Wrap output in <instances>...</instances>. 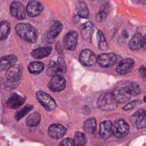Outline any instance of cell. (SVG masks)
<instances>
[{
	"label": "cell",
	"mask_w": 146,
	"mask_h": 146,
	"mask_svg": "<svg viewBox=\"0 0 146 146\" xmlns=\"http://www.w3.org/2000/svg\"><path fill=\"white\" fill-rule=\"evenodd\" d=\"M17 34L23 39L30 43H35L38 39L36 31L31 25L25 23H18L15 26Z\"/></svg>",
	"instance_id": "6da1fadb"
},
{
	"label": "cell",
	"mask_w": 146,
	"mask_h": 146,
	"mask_svg": "<svg viewBox=\"0 0 146 146\" xmlns=\"http://www.w3.org/2000/svg\"><path fill=\"white\" fill-rule=\"evenodd\" d=\"M96 105L103 111H112L117 107V103L113 99L111 92L101 94L98 98Z\"/></svg>",
	"instance_id": "7a4b0ae2"
},
{
	"label": "cell",
	"mask_w": 146,
	"mask_h": 146,
	"mask_svg": "<svg viewBox=\"0 0 146 146\" xmlns=\"http://www.w3.org/2000/svg\"><path fill=\"white\" fill-rule=\"evenodd\" d=\"M23 68L21 64H15L9 68L6 73L7 79V86L14 88L17 86L22 74Z\"/></svg>",
	"instance_id": "3957f363"
},
{
	"label": "cell",
	"mask_w": 146,
	"mask_h": 146,
	"mask_svg": "<svg viewBox=\"0 0 146 146\" xmlns=\"http://www.w3.org/2000/svg\"><path fill=\"white\" fill-rule=\"evenodd\" d=\"M67 71V66L64 60L59 58L57 61H51L47 69L46 74L49 76H54L64 74Z\"/></svg>",
	"instance_id": "277c9868"
},
{
	"label": "cell",
	"mask_w": 146,
	"mask_h": 146,
	"mask_svg": "<svg viewBox=\"0 0 146 146\" xmlns=\"http://www.w3.org/2000/svg\"><path fill=\"white\" fill-rule=\"evenodd\" d=\"M36 97L38 102L48 111H52L56 107L55 100L48 94L42 91H38L36 93Z\"/></svg>",
	"instance_id": "5b68a950"
},
{
	"label": "cell",
	"mask_w": 146,
	"mask_h": 146,
	"mask_svg": "<svg viewBox=\"0 0 146 146\" xmlns=\"http://www.w3.org/2000/svg\"><path fill=\"white\" fill-rule=\"evenodd\" d=\"M129 126L123 119L116 120L112 125V133L117 138L125 137L129 132Z\"/></svg>",
	"instance_id": "8992f818"
},
{
	"label": "cell",
	"mask_w": 146,
	"mask_h": 146,
	"mask_svg": "<svg viewBox=\"0 0 146 146\" xmlns=\"http://www.w3.org/2000/svg\"><path fill=\"white\" fill-rule=\"evenodd\" d=\"M117 60V56L113 52L103 53L97 56V62L99 65L104 68H108L114 66Z\"/></svg>",
	"instance_id": "52a82bcc"
},
{
	"label": "cell",
	"mask_w": 146,
	"mask_h": 146,
	"mask_svg": "<svg viewBox=\"0 0 146 146\" xmlns=\"http://www.w3.org/2000/svg\"><path fill=\"white\" fill-rule=\"evenodd\" d=\"M80 63L86 67H91L97 62V56L95 53L90 49L83 50L79 54Z\"/></svg>",
	"instance_id": "ba28073f"
},
{
	"label": "cell",
	"mask_w": 146,
	"mask_h": 146,
	"mask_svg": "<svg viewBox=\"0 0 146 146\" xmlns=\"http://www.w3.org/2000/svg\"><path fill=\"white\" fill-rule=\"evenodd\" d=\"M78 34L76 31L71 30L68 32L63 38V45L65 48L70 51H74L78 43Z\"/></svg>",
	"instance_id": "9c48e42d"
},
{
	"label": "cell",
	"mask_w": 146,
	"mask_h": 146,
	"mask_svg": "<svg viewBox=\"0 0 146 146\" xmlns=\"http://www.w3.org/2000/svg\"><path fill=\"white\" fill-rule=\"evenodd\" d=\"M66 82L64 78L60 75L52 76L50 81L48 87L52 92H58L63 90L66 87Z\"/></svg>",
	"instance_id": "30bf717a"
},
{
	"label": "cell",
	"mask_w": 146,
	"mask_h": 146,
	"mask_svg": "<svg viewBox=\"0 0 146 146\" xmlns=\"http://www.w3.org/2000/svg\"><path fill=\"white\" fill-rule=\"evenodd\" d=\"M111 94L117 104L124 103L129 100L131 97V95L125 89L119 86H116Z\"/></svg>",
	"instance_id": "8fae6325"
},
{
	"label": "cell",
	"mask_w": 146,
	"mask_h": 146,
	"mask_svg": "<svg viewBox=\"0 0 146 146\" xmlns=\"http://www.w3.org/2000/svg\"><path fill=\"white\" fill-rule=\"evenodd\" d=\"M11 15L15 18L22 20L26 18V10L23 5L18 1L13 2L10 7Z\"/></svg>",
	"instance_id": "7c38bea8"
},
{
	"label": "cell",
	"mask_w": 146,
	"mask_h": 146,
	"mask_svg": "<svg viewBox=\"0 0 146 146\" xmlns=\"http://www.w3.org/2000/svg\"><path fill=\"white\" fill-rule=\"evenodd\" d=\"M135 66V61L133 59L127 58L122 59L117 64L116 71L120 75H125L130 72Z\"/></svg>",
	"instance_id": "4fadbf2b"
},
{
	"label": "cell",
	"mask_w": 146,
	"mask_h": 146,
	"mask_svg": "<svg viewBox=\"0 0 146 146\" xmlns=\"http://www.w3.org/2000/svg\"><path fill=\"white\" fill-rule=\"evenodd\" d=\"M132 121L135 123L137 128L146 127V110L140 109L136 111L130 117Z\"/></svg>",
	"instance_id": "5bb4252c"
},
{
	"label": "cell",
	"mask_w": 146,
	"mask_h": 146,
	"mask_svg": "<svg viewBox=\"0 0 146 146\" xmlns=\"http://www.w3.org/2000/svg\"><path fill=\"white\" fill-rule=\"evenodd\" d=\"M67 131L66 128L62 124L55 123L51 124L48 129L49 136L55 139H59L62 138Z\"/></svg>",
	"instance_id": "9a60e30c"
},
{
	"label": "cell",
	"mask_w": 146,
	"mask_h": 146,
	"mask_svg": "<svg viewBox=\"0 0 146 146\" xmlns=\"http://www.w3.org/2000/svg\"><path fill=\"white\" fill-rule=\"evenodd\" d=\"M43 9L42 4L36 1H30L26 6V12L30 17H34L39 15Z\"/></svg>",
	"instance_id": "2e32d148"
},
{
	"label": "cell",
	"mask_w": 146,
	"mask_h": 146,
	"mask_svg": "<svg viewBox=\"0 0 146 146\" xmlns=\"http://www.w3.org/2000/svg\"><path fill=\"white\" fill-rule=\"evenodd\" d=\"M116 86H119L125 89L128 93L132 95H137L141 92L140 86L136 82L130 81L120 82L118 83Z\"/></svg>",
	"instance_id": "e0dca14e"
},
{
	"label": "cell",
	"mask_w": 146,
	"mask_h": 146,
	"mask_svg": "<svg viewBox=\"0 0 146 146\" xmlns=\"http://www.w3.org/2000/svg\"><path fill=\"white\" fill-rule=\"evenodd\" d=\"M79 30L83 39L87 41H91L94 31V26L91 22L88 21L82 24Z\"/></svg>",
	"instance_id": "ac0fdd59"
},
{
	"label": "cell",
	"mask_w": 146,
	"mask_h": 146,
	"mask_svg": "<svg viewBox=\"0 0 146 146\" xmlns=\"http://www.w3.org/2000/svg\"><path fill=\"white\" fill-rule=\"evenodd\" d=\"M18 58L14 54L3 56L0 58V71L7 70L17 62Z\"/></svg>",
	"instance_id": "d6986e66"
},
{
	"label": "cell",
	"mask_w": 146,
	"mask_h": 146,
	"mask_svg": "<svg viewBox=\"0 0 146 146\" xmlns=\"http://www.w3.org/2000/svg\"><path fill=\"white\" fill-rule=\"evenodd\" d=\"M25 102V99L23 96L14 93L8 99L6 104L7 106L11 109H17L22 106Z\"/></svg>",
	"instance_id": "ffe728a7"
},
{
	"label": "cell",
	"mask_w": 146,
	"mask_h": 146,
	"mask_svg": "<svg viewBox=\"0 0 146 146\" xmlns=\"http://www.w3.org/2000/svg\"><path fill=\"white\" fill-rule=\"evenodd\" d=\"M99 134L103 139H107L112 134V124L110 120H105L100 124Z\"/></svg>",
	"instance_id": "44dd1931"
},
{
	"label": "cell",
	"mask_w": 146,
	"mask_h": 146,
	"mask_svg": "<svg viewBox=\"0 0 146 146\" xmlns=\"http://www.w3.org/2000/svg\"><path fill=\"white\" fill-rule=\"evenodd\" d=\"M63 29V24L58 21H55L51 25L47 33V37L49 39L55 38L61 32Z\"/></svg>",
	"instance_id": "7402d4cb"
},
{
	"label": "cell",
	"mask_w": 146,
	"mask_h": 146,
	"mask_svg": "<svg viewBox=\"0 0 146 146\" xmlns=\"http://www.w3.org/2000/svg\"><path fill=\"white\" fill-rule=\"evenodd\" d=\"M52 48L50 46L40 47L31 51V56L35 59H40L48 56L51 52Z\"/></svg>",
	"instance_id": "603a6c76"
},
{
	"label": "cell",
	"mask_w": 146,
	"mask_h": 146,
	"mask_svg": "<svg viewBox=\"0 0 146 146\" xmlns=\"http://www.w3.org/2000/svg\"><path fill=\"white\" fill-rule=\"evenodd\" d=\"M142 35L141 33H136L131 39L128 46L129 48L131 50H137L141 48V41H142Z\"/></svg>",
	"instance_id": "cb8c5ba5"
},
{
	"label": "cell",
	"mask_w": 146,
	"mask_h": 146,
	"mask_svg": "<svg viewBox=\"0 0 146 146\" xmlns=\"http://www.w3.org/2000/svg\"><path fill=\"white\" fill-rule=\"evenodd\" d=\"M76 11L79 17L87 18L89 16V10L84 2L79 1L76 5Z\"/></svg>",
	"instance_id": "d4e9b609"
},
{
	"label": "cell",
	"mask_w": 146,
	"mask_h": 146,
	"mask_svg": "<svg viewBox=\"0 0 146 146\" xmlns=\"http://www.w3.org/2000/svg\"><path fill=\"white\" fill-rule=\"evenodd\" d=\"M110 8L108 5H103L95 16V21L98 23L104 22L108 15Z\"/></svg>",
	"instance_id": "484cf974"
},
{
	"label": "cell",
	"mask_w": 146,
	"mask_h": 146,
	"mask_svg": "<svg viewBox=\"0 0 146 146\" xmlns=\"http://www.w3.org/2000/svg\"><path fill=\"white\" fill-rule=\"evenodd\" d=\"M11 31V26L8 21L0 22V40L6 39L9 35Z\"/></svg>",
	"instance_id": "4316f807"
},
{
	"label": "cell",
	"mask_w": 146,
	"mask_h": 146,
	"mask_svg": "<svg viewBox=\"0 0 146 146\" xmlns=\"http://www.w3.org/2000/svg\"><path fill=\"white\" fill-rule=\"evenodd\" d=\"M44 66L43 63L40 62H33L28 66L29 72L33 74H39L44 70Z\"/></svg>",
	"instance_id": "83f0119b"
},
{
	"label": "cell",
	"mask_w": 146,
	"mask_h": 146,
	"mask_svg": "<svg viewBox=\"0 0 146 146\" xmlns=\"http://www.w3.org/2000/svg\"><path fill=\"white\" fill-rule=\"evenodd\" d=\"M40 120V115L39 113L34 112L30 114L26 119V123L29 127H35L37 125Z\"/></svg>",
	"instance_id": "f1b7e54d"
},
{
	"label": "cell",
	"mask_w": 146,
	"mask_h": 146,
	"mask_svg": "<svg viewBox=\"0 0 146 146\" xmlns=\"http://www.w3.org/2000/svg\"><path fill=\"white\" fill-rule=\"evenodd\" d=\"M96 128V120L95 118H90L86 120L83 125V129L87 133H92Z\"/></svg>",
	"instance_id": "f546056e"
},
{
	"label": "cell",
	"mask_w": 146,
	"mask_h": 146,
	"mask_svg": "<svg viewBox=\"0 0 146 146\" xmlns=\"http://www.w3.org/2000/svg\"><path fill=\"white\" fill-rule=\"evenodd\" d=\"M86 141L87 139L84 133L80 131H77L75 133L73 139L74 146H83Z\"/></svg>",
	"instance_id": "4dcf8cb0"
},
{
	"label": "cell",
	"mask_w": 146,
	"mask_h": 146,
	"mask_svg": "<svg viewBox=\"0 0 146 146\" xmlns=\"http://www.w3.org/2000/svg\"><path fill=\"white\" fill-rule=\"evenodd\" d=\"M97 39L98 47L101 50L106 51L108 48V44L106 40L105 36L103 32L100 30H98L97 32Z\"/></svg>",
	"instance_id": "1f68e13d"
},
{
	"label": "cell",
	"mask_w": 146,
	"mask_h": 146,
	"mask_svg": "<svg viewBox=\"0 0 146 146\" xmlns=\"http://www.w3.org/2000/svg\"><path fill=\"white\" fill-rule=\"evenodd\" d=\"M33 108V106L31 104H27L25 106L21 109L18 110L15 113V119L17 120H21L23 117L26 114H27Z\"/></svg>",
	"instance_id": "d6a6232c"
},
{
	"label": "cell",
	"mask_w": 146,
	"mask_h": 146,
	"mask_svg": "<svg viewBox=\"0 0 146 146\" xmlns=\"http://www.w3.org/2000/svg\"><path fill=\"white\" fill-rule=\"evenodd\" d=\"M141 103V102L139 100H133L129 103H128L127 104H126L125 106H124L123 107V110L124 111H127V110H129L131 109H132L136 107H137L138 105H139Z\"/></svg>",
	"instance_id": "836d02e7"
},
{
	"label": "cell",
	"mask_w": 146,
	"mask_h": 146,
	"mask_svg": "<svg viewBox=\"0 0 146 146\" xmlns=\"http://www.w3.org/2000/svg\"><path fill=\"white\" fill-rule=\"evenodd\" d=\"M58 146H74L73 140L71 138H65L62 140Z\"/></svg>",
	"instance_id": "e575fe53"
},
{
	"label": "cell",
	"mask_w": 146,
	"mask_h": 146,
	"mask_svg": "<svg viewBox=\"0 0 146 146\" xmlns=\"http://www.w3.org/2000/svg\"><path fill=\"white\" fill-rule=\"evenodd\" d=\"M139 73L141 78L145 79L146 78V67L145 66H141L139 69Z\"/></svg>",
	"instance_id": "d590c367"
},
{
	"label": "cell",
	"mask_w": 146,
	"mask_h": 146,
	"mask_svg": "<svg viewBox=\"0 0 146 146\" xmlns=\"http://www.w3.org/2000/svg\"><path fill=\"white\" fill-rule=\"evenodd\" d=\"M141 48H143L144 50H146V34L142 37Z\"/></svg>",
	"instance_id": "8d00e7d4"
},
{
	"label": "cell",
	"mask_w": 146,
	"mask_h": 146,
	"mask_svg": "<svg viewBox=\"0 0 146 146\" xmlns=\"http://www.w3.org/2000/svg\"><path fill=\"white\" fill-rule=\"evenodd\" d=\"M143 100L145 103H146V96H145L144 98H143Z\"/></svg>",
	"instance_id": "74e56055"
},
{
	"label": "cell",
	"mask_w": 146,
	"mask_h": 146,
	"mask_svg": "<svg viewBox=\"0 0 146 146\" xmlns=\"http://www.w3.org/2000/svg\"><path fill=\"white\" fill-rule=\"evenodd\" d=\"M145 96H146V92H145Z\"/></svg>",
	"instance_id": "f35d334b"
}]
</instances>
